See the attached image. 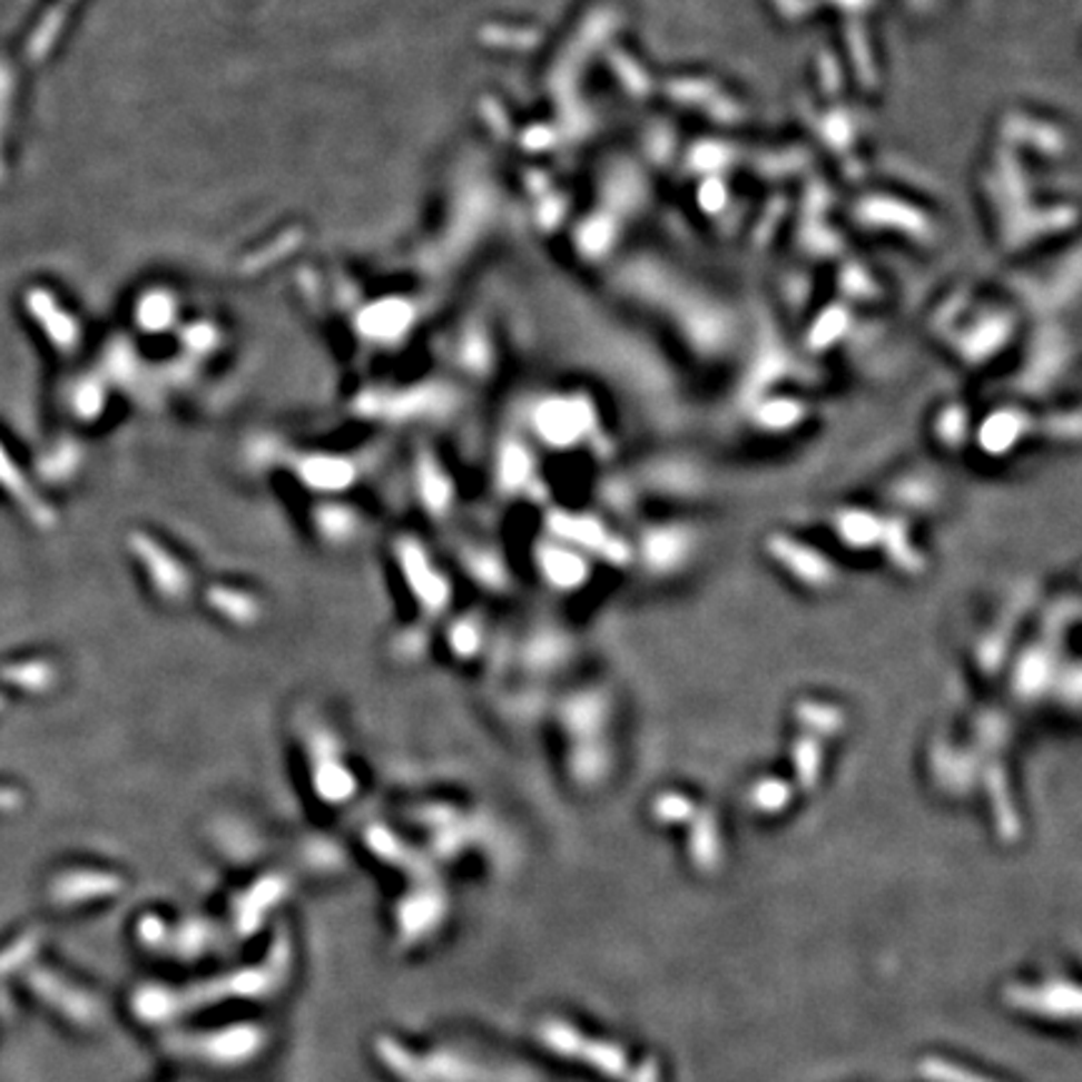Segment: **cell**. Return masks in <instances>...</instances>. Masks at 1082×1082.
Instances as JSON below:
<instances>
[{
  "instance_id": "cell-2",
  "label": "cell",
  "mask_w": 1082,
  "mask_h": 1082,
  "mask_svg": "<svg viewBox=\"0 0 1082 1082\" xmlns=\"http://www.w3.org/2000/svg\"><path fill=\"white\" fill-rule=\"evenodd\" d=\"M128 554L138 567L140 581L160 607L186 609L198 599L200 581L196 569L178 549L148 529L128 534Z\"/></svg>"
},
{
  "instance_id": "cell-12",
  "label": "cell",
  "mask_w": 1082,
  "mask_h": 1082,
  "mask_svg": "<svg viewBox=\"0 0 1082 1082\" xmlns=\"http://www.w3.org/2000/svg\"><path fill=\"white\" fill-rule=\"evenodd\" d=\"M935 439L940 446L945 449H960L965 444V439H972V416L965 411V406L960 404H945L940 406L935 421Z\"/></svg>"
},
{
  "instance_id": "cell-4",
  "label": "cell",
  "mask_w": 1082,
  "mask_h": 1082,
  "mask_svg": "<svg viewBox=\"0 0 1082 1082\" xmlns=\"http://www.w3.org/2000/svg\"><path fill=\"white\" fill-rule=\"evenodd\" d=\"M281 464L286 466L294 484L308 491L314 499L346 496L364 476V464H358V459L346 451L294 449Z\"/></svg>"
},
{
  "instance_id": "cell-6",
  "label": "cell",
  "mask_w": 1082,
  "mask_h": 1082,
  "mask_svg": "<svg viewBox=\"0 0 1082 1082\" xmlns=\"http://www.w3.org/2000/svg\"><path fill=\"white\" fill-rule=\"evenodd\" d=\"M411 489L421 514L434 524H449L459 506V486L434 449H419L411 459Z\"/></svg>"
},
{
  "instance_id": "cell-5",
  "label": "cell",
  "mask_w": 1082,
  "mask_h": 1082,
  "mask_svg": "<svg viewBox=\"0 0 1082 1082\" xmlns=\"http://www.w3.org/2000/svg\"><path fill=\"white\" fill-rule=\"evenodd\" d=\"M765 551L771 564L779 569V574H785L799 589L829 591L832 587H837V567L827 561L825 551L807 544L805 539L779 531V534L765 541Z\"/></svg>"
},
{
  "instance_id": "cell-13",
  "label": "cell",
  "mask_w": 1082,
  "mask_h": 1082,
  "mask_svg": "<svg viewBox=\"0 0 1082 1082\" xmlns=\"http://www.w3.org/2000/svg\"><path fill=\"white\" fill-rule=\"evenodd\" d=\"M496 484L506 491H524L531 486V464L514 441L501 449L496 459Z\"/></svg>"
},
{
  "instance_id": "cell-9",
  "label": "cell",
  "mask_w": 1082,
  "mask_h": 1082,
  "mask_svg": "<svg viewBox=\"0 0 1082 1082\" xmlns=\"http://www.w3.org/2000/svg\"><path fill=\"white\" fill-rule=\"evenodd\" d=\"M534 567L539 579L559 594H571L587 584L591 574V557L557 537L539 539L534 547Z\"/></svg>"
},
{
  "instance_id": "cell-7",
  "label": "cell",
  "mask_w": 1082,
  "mask_h": 1082,
  "mask_svg": "<svg viewBox=\"0 0 1082 1082\" xmlns=\"http://www.w3.org/2000/svg\"><path fill=\"white\" fill-rule=\"evenodd\" d=\"M306 524L318 547L328 551L354 549L368 531L366 511L346 496H321L308 506Z\"/></svg>"
},
{
  "instance_id": "cell-11",
  "label": "cell",
  "mask_w": 1082,
  "mask_h": 1082,
  "mask_svg": "<svg viewBox=\"0 0 1082 1082\" xmlns=\"http://www.w3.org/2000/svg\"><path fill=\"white\" fill-rule=\"evenodd\" d=\"M439 639L444 645L449 659L456 665H471L489 649V624L481 614L464 611V614H449L439 627Z\"/></svg>"
},
{
  "instance_id": "cell-10",
  "label": "cell",
  "mask_w": 1082,
  "mask_h": 1082,
  "mask_svg": "<svg viewBox=\"0 0 1082 1082\" xmlns=\"http://www.w3.org/2000/svg\"><path fill=\"white\" fill-rule=\"evenodd\" d=\"M1032 426H1035V419L1025 409L1000 406L977 421L972 429V441L987 459H1005L1020 444H1025L1022 439L1030 434Z\"/></svg>"
},
{
  "instance_id": "cell-1",
  "label": "cell",
  "mask_w": 1082,
  "mask_h": 1082,
  "mask_svg": "<svg viewBox=\"0 0 1082 1082\" xmlns=\"http://www.w3.org/2000/svg\"><path fill=\"white\" fill-rule=\"evenodd\" d=\"M391 561H394L401 589L416 609L419 627L441 624L451 614L456 599V587L449 569L416 534H399L391 539Z\"/></svg>"
},
{
  "instance_id": "cell-3",
  "label": "cell",
  "mask_w": 1082,
  "mask_h": 1082,
  "mask_svg": "<svg viewBox=\"0 0 1082 1082\" xmlns=\"http://www.w3.org/2000/svg\"><path fill=\"white\" fill-rule=\"evenodd\" d=\"M527 424L537 444L571 451L584 446L597 426V404L584 391H551L531 404Z\"/></svg>"
},
{
  "instance_id": "cell-8",
  "label": "cell",
  "mask_w": 1082,
  "mask_h": 1082,
  "mask_svg": "<svg viewBox=\"0 0 1082 1082\" xmlns=\"http://www.w3.org/2000/svg\"><path fill=\"white\" fill-rule=\"evenodd\" d=\"M198 601L206 607V611L218 624L236 631L258 629L266 621L268 604L266 599L246 584H234V581H210L200 584Z\"/></svg>"
}]
</instances>
